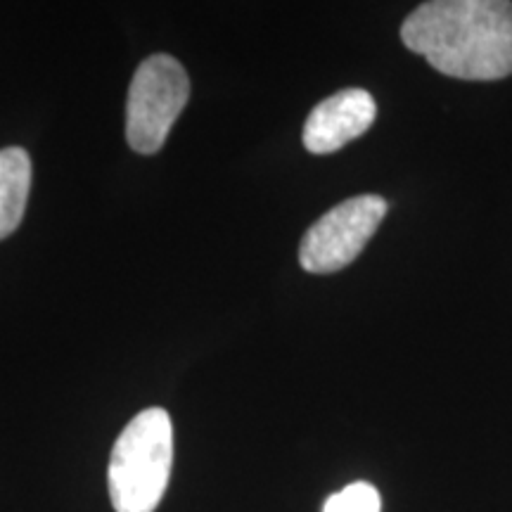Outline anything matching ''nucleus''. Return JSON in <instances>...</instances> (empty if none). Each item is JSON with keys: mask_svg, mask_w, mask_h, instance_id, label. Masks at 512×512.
<instances>
[{"mask_svg": "<svg viewBox=\"0 0 512 512\" xmlns=\"http://www.w3.org/2000/svg\"><path fill=\"white\" fill-rule=\"evenodd\" d=\"M387 214V202L380 195L349 197L306 230L299 245V264L304 271L325 275L349 266Z\"/></svg>", "mask_w": 512, "mask_h": 512, "instance_id": "20e7f679", "label": "nucleus"}, {"mask_svg": "<svg viewBox=\"0 0 512 512\" xmlns=\"http://www.w3.org/2000/svg\"><path fill=\"white\" fill-rule=\"evenodd\" d=\"M31 190V159L22 147L0 150V240L22 223Z\"/></svg>", "mask_w": 512, "mask_h": 512, "instance_id": "423d86ee", "label": "nucleus"}, {"mask_svg": "<svg viewBox=\"0 0 512 512\" xmlns=\"http://www.w3.org/2000/svg\"><path fill=\"white\" fill-rule=\"evenodd\" d=\"M401 41L439 74L463 81H498L512 74V3L430 0L401 27Z\"/></svg>", "mask_w": 512, "mask_h": 512, "instance_id": "f257e3e1", "label": "nucleus"}, {"mask_svg": "<svg viewBox=\"0 0 512 512\" xmlns=\"http://www.w3.org/2000/svg\"><path fill=\"white\" fill-rule=\"evenodd\" d=\"M188 98L190 81L183 64L171 55L147 57L128 88V145L140 155H155L169 138Z\"/></svg>", "mask_w": 512, "mask_h": 512, "instance_id": "7ed1b4c3", "label": "nucleus"}, {"mask_svg": "<svg viewBox=\"0 0 512 512\" xmlns=\"http://www.w3.org/2000/svg\"><path fill=\"white\" fill-rule=\"evenodd\" d=\"M323 512H382V496L373 484L354 482L332 494L323 503Z\"/></svg>", "mask_w": 512, "mask_h": 512, "instance_id": "0eeeda50", "label": "nucleus"}, {"mask_svg": "<svg viewBox=\"0 0 512 512\" xmlns=\"http://www.w3.org/2000/svg\"><path fill=\"white\" fill-rule=\"evenodd\" d=\"M375 98L363 88H344L313 107L304 124V147L313 155H330L373 126Z\"/></svg>", "mask_w": 512, "mask_h": 512, "instance_id": "39448f33", "label": "nucleus"}, {"mask_svg": "<svg viewBox=\"0 0 512 512\" xmlns=\"http://www.w3.org/2000/svg\"><path fill=\"white\" fill-rule=\"evenodd\" d=\"M174 465V425L164 408H145L112 448L107 484L117 512H155Z\"/></svg>", "mask_w": 512, "mask_h": 512, "instance_id": "f03ea898", "label": "nucleus"}]
</instances>
